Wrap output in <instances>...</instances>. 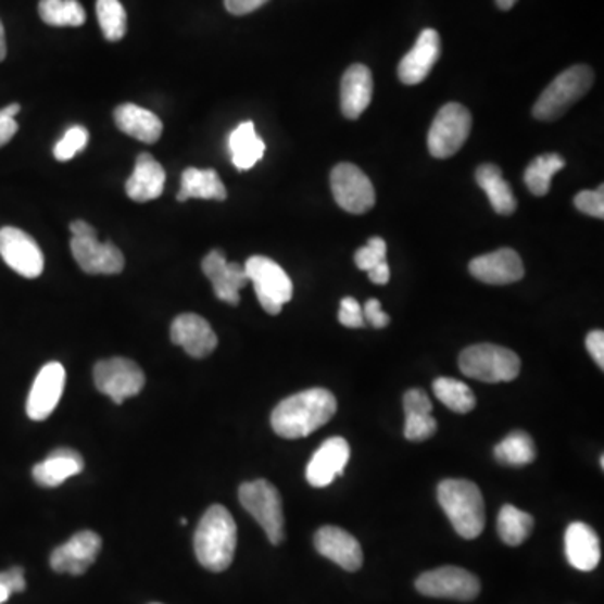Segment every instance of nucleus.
<instances>
[{
    "instance_id": "38",
    "label": "nucleus",
    "mask_w": 604,
    "mask_h": 604,
    "mask_svg": "<svg viewBox=\"0 0 604 604\" xmlns=\"http://www.w3.org/2000/svg\"><path fill=\"white\" fill-rule=\"evenodd\" d=\"M354 262L360 269L366 270V273L373 267L380 266L387 262V242L381 237H372L365 248L357 249Z\"/></svg>"
},
{
    "instance_id": "19",
    "label": "nucleus",
    "mask_w": 604,
    "mask_h": 604,
    "mask_svg": "<svg viewBox=\"0 0 604 604\" xmlns=\"http://www.w3.org/2000/svg\"><path fill=\"white\" fill-rule=\"evenodd\" d=\"M169 336L174 344L184 348L187 354L197 360L214 353L218 344L217 335L209 325V320L203 319L199 314H181L175 317L169 328Z\"/></svg>"
},
{
    "instance_id": "14",
    "label": "nucleus",
    "mask_w": 604,
    "mask_h": 604,
    "mask_svg": "<svg viewBox=\"0 0 604 604\" xmlns=\"http://www.w3.org/2000/svg\"><path fill=\"white\" fill-rule=\"evenodd\" d=\"M64 385H66V369L61 363H48L41 372L37 373L26 405L30 420H46L54 412L63 397Z\"/></svg>"
},
{
    "instance_id": "13",
    "label": "nucleus",
    "mask_w": 604,
    "mask_h": 604,
    "mask_svg": "<svg viewBox=\"0 0 604 604\" xmlns=\"http://www.w3.org/2000/svg\"><path fill=\"white\" fill-rule=\"evenodd\" d=\"M71 252L86 274H119L125 269V255L115 243L100 242L97 234L73 237Z\"/></svg>"
},
{
    "instance_id": "46",
    "label": "nucleus",
    "mask_w": 604,
    "mask_h": 604,
    "mask_svg": "<svg viewBox=\"0 0 604 604\" xmlns=\"http://www.w3.org/2000/svg\"><path fill=\"white\" fill-rule=\"evenodd\" d=\"M390 267H388L387 262L380 264V266L373 267L372 270H368L369 280H372L373 285L385 286L388 285V280H390Z\"/></svg>"
},
{
    "instance_id": "23",
    "label": "nucleus",
    "mask_w": 604,
    "mask_h": 604,
    "mask_svg": "<svg viewBox=\"0 0 604 604\" xmlns=\"http://www.w3.org/2000/svg\"><path fill=\"white\" fill-rule=\"evenodd\" d=\"M373 98V74L365 64L348 67L341 79V111L348 119H357L365 113Z\"/></svg>"
},
{
    "instance_id": "22",
    "label": "nucleus",
    "mask_w": 604,
    "mask_h": 604,
    "mask_svg": "<svg viewBox=\"0 0 604 604\" xmlns=\"http://www.w3.org/2000/svg\"><path fill=\"white\" fill-rule=\"evenodd\" d=\"M566 557L572 568L590 572L597 568L601 561V542L593 527L584 523L569 524L564 536Z\"/></svg>"
},
{
    "instance_id": "25",
    "label": "nucleus",
    "mask_w": 604,
    "mask_h": 604,
    "mask_svg": "<svg viewBox=\"0 0 604 604\" xmlns=\"http://www.w3.org/2000/svg\"><path fill=\"white\" fill-rule=\"evenodd\" d=\"M405 408V439L410 442H425L436 436L437 420L431 417V405L428 394L424 390L413 388L403 397Z\"/></svg>"
},
{
    "instance_id": "35",
    "label": "nucleus",
    "mask_w": 604,
    "mask_h": 604,
    "mask_svg": "<svg viewBox=\"0 0 604 604\" xmlns=\"http://www.w3.org/2000/svg\"><path fill=\"white\" fill-rule=\"evenodd\" d=\"M433 393L446 408L461 415L470 413L477 405L476 394L468 385L445 376L433 381Z\"/></svg>"
},
{
    "instance_id": "7",
    "label": "nucleus",
    "mask_w": 604,
    "mask_h": 604,
    "mask_svg": "<svg viewBox=\"0 0 604 604\" xmlns=\"http://www.w3.org/2000/svg\"><path fill=\"white\" fill-rule=\"evenodd\" d=\"M243 269L254 285L255 294H257L262 310L266 313L276 316L282 311L285 304L291 301L292 292H294L291 277L273 259L252 255L246 262Z\"/></svg>"
},
{
    "instance_id": "26",
    "label": "nucleus",
    "mask_w": 604,
    "mask_h": 604,
    "mask_svg": "<svg viewBox=\"0 0 604 604\" xmlns=\"http://www.w3.org/2000/svg\"><path fill=\"white\" fill-rule=\"evenodd\" d=\"M115 123L119 131L143 143H156L162 137L163 125L159 116L134 103L116 108Z\"/></svg>"
},
{
    "instance_id": "45",
    "label": "nucleus",
    "mask_w": 604,
    "mask_h": 604,
    "mask_svg": "<svg viewBox=\"0 0 604 604\" xmlns=\"http://www.w3.org/2000/svg\"><path fill=\"white\" fill-rule=\"evenodd\" d=\"M18 125L15 118L5 115L4 111L0 110V147H4L17 134Z\"/></svg>"
},
{
    "instance_id": "20",
    "label": "nucleus",
    "mask_w": 604,
    "mask_h": 604,
    "mask_svg": "<svg viewBox=\"0 0 604 604\" xmlns=\"http://www.w3.org/2000/svg\"><path fill=\"white\" fill-rule=\"evenodd\" d=\"M350 443L341 437H332L326 440L319 449L314 452L313 458L306 468L307 482L313 487H328L335 482L336 477L344 474L348 461H350Z\"/></svg>"
},
{
    "instance_id": "24",
    "label": "nucleus",
    "mask_w": 604,
    "mask_h": 604,
    "mask_svg": "<svg viewBox=\"0 0 604 604\" xmlns=\"http://www.w3.org/2000/svg\"><path fill=\"white\" fill-rule=\"evenodd\" d=\"M165 180L163 166L150 153H141L135 163L134 174L126 181V193L134 202H150L162 196Z\"/></svg>"
},
{
    "instance_id": "41",
    "label": "nucleus",
    "mask_w": 604,
    "mask_h": 604,
    "mask_svg": "<svg viewBox=\"0 0 604 604\" xmlns=\"http://www.w3.org/2000/svg\"><path fill=\"white\" fill-rule=\"evenodd\" d=\"M24 590H26V578L23 568L0 572V604H4L12 593H23Z\"/></svg>"
},
{
    "instance_id": "40",
    "label": "nucleus",
    "mask_w": 604,
    "mask_h": 604,
    "mask_svg": "<svg viewBox=\"0 0 604 604\" xmlns=\"http://www.w3.org/2000/svg\"><path fill=\"white\" fill-rule=\"evenodd\" d=\"M338 319L347 328H365L366 320L363 316V307L354 298H344L339 307Z\"/></svg>"
},
{
    "instance_id": "33",
    "label": "nucleus",
    "mask_w": 604,
    "mask_h": 604,
    "mask_svg": "<svg viewBox=\"0 0 604 604\" xmlns=\"http://www.w3.org/2000/svg\"><path fill=\"white\" fill-rule=\"evenodd\" d=\"M564 166H566V160L563 156L557 153H545V155L532 160L531 165L527 166L524 181L536 197L548 196L554 175Z\"/></svg>"
},
{
    "instance_id": "11",
    "label": "nucleus",
    "mask_w": 604,
    "mask_h": 604,
    "mask_svg": "<svg viewBox=\"0 0 604 604\" xmlns=\"http://www.w3.org/2000/svg\"><path fill=\"white\" fill-rule=\"evenodd\" d=\"M92 376L98 390L118 405L137 397L144 387V373L137 363L126 357H111L97 363Z\"/></svg>"
},
{
    "instance_id": "17",
    "label": "nucleus",
    "mask_w": 604,
    "mask_h": 604,
    "mask_svg": "<svg viewBox=\"0 0 604 604\" xmlns=\"http://www.w3.org/2000/svg\"><path fill=\"white\" fill-rule=\"evenodd\" d=\"M468 270L477 280L490 286L514 285L526 273L520 255L507 248L474 259Z\"/></svg>"
},
{
    "instance_id": "10",
    "label": "nucleus",
    "mask_w": 604,
    "mask_h": 604,
    "mask_svg": "<svg viewBox=\"0 0 604 604\" xmlns=\"http://www.w3.org/2000/svg\"><path fill=\"white\" fill-rule=\"evenodd\" d=\"M331 190L336 203L350 214H366L375 206L376 193L372 180L353 163H339L332 168Z\"/></svg>"
},
{
    "instance_id": "12",
    "label": "nucleus",
    "mask_w": 604,
    "mask_h": 604,
    "mask_svg": "<svg viewBox=\"0 0 604 604\" xmlns=\"http://www.w3.org/2000/svg\"><path fill=\"white\" fill-rule=\"evenodd\" d=\"M0 255L14 273L27 279H36L45 270V254L41 248L29 234L17 227L0 229Z\"/></svg>"
},
{
    "instance_id": "28",
    "label": "nucleus",
    "mask_w": 604,
    "mask_h": 604,
    "mask_svg": "<svg viewBox=\"0 0 604 604\" xmlns=\"http://www.w3.org/2000/svg\"><path fill=\"white\" fill-rule=\"evenodd\" d=\"M476 180L483 192L489 197L490 205L499 215H511L517 209V200L513 188L502 175V169L492 163L479 166L476 172Z\"/></svg>"
},
{
    "instance_id": "48",
    "label": "nucleus",
    "mask_w": 604,
    "mask_h": 604,
    "mask_svg": "<svg viewBox=\"0 0 604 604\" xmlns=\"http://www.w3.org/2000/svg\"><path fill=\"white\" fill-rule=\"evenodd\" d=\"M8 55V42H5L4 24L0 21V63L5 60Z\"/></svg>"
},
{
    "instance_id": "6",
    "label": "nucleus",
    "mask_w": 604,
    "mask_h": 604,
    "mask_svg": "<svg viewBox=\"0 0 604 604\" xmlns=\"http://www.w3.org/2000/svg\"><path fill=\"white\" fill-rule=\"evenodd\" d=\"M239 501L242 507L257 520L270 544L285 541V508L279 490L267 480H252L240 486Z\"/></svg>"
},
{
    "instance_id": "50",
    "label": "nucleus",
    "mask_w": 604,
    "mask_h": 604,
    "mask_svg": "<svg viewBox=\"0 0 604 604\" xmlns=\"http://www.w3.org/2000/svg\"><path fill=\"white\" fill-rule=\"evenodd\" d=\"M5 115L12 116V118H15V116L18 115V111H21V104L18 103H12L9 104V106H5L4 110Z\"/></svg>"
},
{
    "instance_id": "32",
    "label": "nucleus",
    "mask_w": 604,
    "mask_h": 604,
    "mask_svg": "<svg viewBox=\"0 0 604 604\" xmlns=\"http://www.w3.org/2000/svg\"><path fill=\"white\" fill-rule=\"evenodd\" d=\"M534 529V517L531 514L524 513L520 508L507 504L501 508L498 517V532L502 542L507 545L523 544Z\"/></svg>"
},
{
    "instance_id": "8",
    "label": "nucleus",
    "mask_w": 604,
    "mask_h": 604,
    "mask_svg": "<svg viewBox=\"0 0 604 604\" xmlns=\"http://www.w3.org/2000/svg\"><path fill=\"white\" fill-rule=\"evenodd\" d=\"M471 129V115L467 108L449 103L437 113L428 131V151L433 159H450L455 155Z\"/></svg>"
},
{
    "instance_id": "47",
    "label": "nucleus",
    "mask_w": 604,
    "mask_h": 604,
    "mask_svg": "<svg viewBox=\"0 0 604 604\" xmlns=\"http://www.w3.org/2000/svg\"><path fill=\"white\" fill-rule=\"evenodd\" d=\"M70 230L71 234H73V237L91 236V234H97L95 227L85 221H74L73 224L70 225Z\"/></svg>"
},
{
    "instance_id": "44",
    "label": "nucleus",
    "mask_w": 604,
    "mask_h": 604,
    "mask_svg": "<svg viewBox=\"0 0 604 604\" xmlns=\"http://www.w3.org/2000/svg\"><path fill=\"white\" fill-rule=\"evenodd\" d=\"M269 0H224L225 9L234 15H246L257 11Z\"/></svg>"
},
{
    "instance_id": "36",
    "label": "nucleus",
    "mask_w": 604,
    "mask_h": 604,
    "mask_svg": "<svg viewBox=\"0 0 604 604\" xmlns=\"http://www.w3.org/2000/svg\"><path fill=\"white\" fill-rule=\"evenodd\" d=\"M97 15L106 41L116 42L126 34V11L119 0H98Z\"/></svg>"
},
{
    "instance_id": "43",
    "label": "nucleus",
    "mask_w": 604,
    "mask_h": 604,
    "mask_svg": "<svg viewBox=\"0 0 604 604\" xmlns=\"http://www.w3.org/2000/svg\"><path fill=\"white\" fill-rule=\"evenodd\" d=\"M587 348L596 365L604 369V332L601 329L591 331L587 338Z\"/></svg>"
},
{
    "instance_id": "4",
    "label": "nucleus",
    "mask_w": 604,
    "mask_h": 604,
    "mask_svg": "<svg viewBox=\"0 0 604 604\" xmlns=\"http://www.w3.org/2000/svg\"><path fill=\"white\" fill-rule=\"evenodd\" d=\"M594 83V73L590 66L578 64L564 71L544 89L536 101L532 115L541 122H551L563 116L576 101L587 97Z\"/></svg>"
},
{
    "instance_id": "3",
    "label": "nucleus",
    "mask_w": 604,
    "mask_h": 604,
    "mask_svg": "<svg viewBox=\"0 0 604 604\" xmlns=\"http://www.w3.org/2000/svg\"><path fill=\"white\" fill-rule=\"evenodd\" d=\"M439 504L461 538L476 539L486 527V504L476 483L464 479L442 480L437 490Z\"/></svg>"
},
{
    "instance_id": "31",
    "label": "nucleus",
    "mask_w": 604,
    "mask_h": 604,
    "mask_svg": "<svg viewBox=\"0 0 604 604\" xmlns=\"http://www.w3.org/2000/svg\"><path fill=\"white\" fill-rule=\"evenodd\" d=\"M494 457L499 464L507 467H524L534 462V440L524 430H514L498 443L494 449Z\"/></svg>"
},
{
    "instance_id": "27",
    "label": "nucleus",
    "mask_w": 604,
    "mask_h": 604,
    "mask_svg": "<svg viewBox=\"0 0 604 604\" xmlns=\"http://www.w3.org/2000/svg\"><path fill=\"white\" fill-rule=\"evenodd\" d=\"M83 468H85V461L76 450L58 449L33 468V477L39 486L58 487L64 480L81 474Z\"/></svg>"
},
{
    "instance_id": "16",
    "label": "nucleus",
    "mask_w": 604,
    "mask_h": 604,
    "mask_svg": "<svg viewBox=\"0 0 604 604\" xmlns=\"http://www.w3.org/2000/svg\"><path fill=\"white\" fill-rule=\"evenodd\" d=\"M202 270L211 279L215 295L230 306L240 302V289L249 282L248 273L237 262H227L222 251H212L202 261Z\"/></svg>"
},
{
    "instance_id": "51",
    "label": "nucleus",
    "mask_w": 604,
    "mask_h": 604,
    "mask_svg": "<svg viewBox=\"0 0 604 604\" xmlns=\"http://www.w3.org/2000/svg\"><path fill=\"white\" fill-rule=\"evenodd\" d=\"M155 604H159V603H155Z\"/></svg>"
},
{
    "instance_id": "34",
    "label": "nucleus",
    "mask_w": 604,
    "mask_h": 604,
    "mask_svg": "<svg viewBox=\"0 0 604 604\" xmlns=\"http://www.w3.org/2000/svg\"><path fill=\"white\" fill-rule=\"evenodd\" d=\"M39 15L54 27H79L86 21L85 8L78 0H41Z\"/></svg>"
},
{
    "instance_id": "49",
    "label": "nucleus",
    "mask_w": 604,
    "mask_h": 604,
    "mask_svg": "<svg viewBox=\"0 0 604 604\" xmlns=\"http://www.w3.org/2000/svg\"><path fill=\"white\" fill-rule=\"evenodd\" d=\"M495 2L501 11H511L517 4V0H495Z\"/></svg>"
},
{
    "instance_id": "37",
    "label": "nucleus",
    "mask_w": 604,
    "mask_h": 604,
    "mask_svg": "<svg viewBox=\"0 0 604 604\" xmlns=\"http://www.w3.org/2000/svg\"><path fill=\"white\" fill-rule=\"evenodd\" d=\"M89 134L88 129L83 126H73L67 129L64 137L61 138L54 147V156L60 162H67L78 155L79 151L85 150L88 144Z\"/></svg>"
},
{
    "instance_id": "2",
    "label": "nucleus",
    "mask_w": 604,
    "mask_h": 604,
    "mask_svg": "<svg viewBox=\"0 0 604 604\" xmlns=\"http://www.w3.org/2000/svg\"><path fill=\"white\" fill-rule=\"evenodd\" d=\"M196 554L203 568L222 572L229 568L237 548V526L232 514L224 505L206 508L197 526Z\"/></svg>"
},
{
    "instance_id": "9",
    "label": "nucleus",
    "mask_w": 604,
    "mask_h": 604,
    "mask_svg": "<svg viewBox=\"0 0 604 604\" xmlns=\"http://www.w3.org/2000/svg\"><path fill=\"white\" fill-rule=\"evenodd\" d=\"M418 593L439 600L474 601L480 594V581L476 575L457 566H443L418 576L415 581Z\"/></svg>"
},
{
    "instance_id": "29",
    "label": "nucleus",
    "mask_w": 604,
    "mask_h": 604,
    "mask_svg": "<svg viewBox=\"0 0 604 604\" xmlns=\"http://www.w3.org/2000/svg\"><path fill=\"white\" fill-rule=\"evenodd\" d=\"M188 199L221 200L222 202L227 199V190L215 169L187 168L181 174V188L177 200L187 202Z\"/></svg>"
},
{
    "instance_id": "42",
    "label": "nucleus",
    "mask_w": 604,
    "mask_h": 604,
    "mask_svg": "<svg viewBox=\"0 0 604 604\" xmlns=\"http://www.w3.org/2000/svg\"><path fill=\"white\" fill-rule=\"evenodd\" d=\"M363 316H365L366 323H369L375 329L387 328L391 320L390 316L381 310L378 299L366 301L365 307H363Z\"/></svg>"
},
{
    "instance_id": "21",
    "label": "nucleus",
    "mask_w": 604,
    "mask_h": 604,
    "mask_svg": "<svg viewBox=\"0 0 604 604\" xmlns=\"http://www.w3.org/2000/svg\"><path fill=\"white\" fill-rule=\"evenodd\" d=\"M440 58V36L436 29L421 30L412 51L400 61L399 76L405 85H420Z\"/></svg>"
},
{
    "instance_id": "30",
    "label": "nucleus",
    "mask_w": 604,
    "mask_h": 604,
    "mask_svg": "<svg viewBox=\"0 0 604 604\" xmlns=\"http://www.w3.org/2000/svg\"><path fill=\"white\" fill-rule=\"evenodd\" d=\"M229 150L237 169H251L264 156L266 143L255 131L254 123L243 122L230 134Z\"/></svg>"
},
{
    "instance_id": "5",
    "label": "nucleus",
    "mask_w": 604,
    "mask_h": 604,
    "mask_svg": "<svg viewBox=\"0 0 604 604\" xmlns=\"http://www.w3.org/2000/svg\"><path fill=\"white\" fill-rule=\"evenodd\" d=\"M458 368L474 380L502 383L516 380L519 376L520 357L513 350L498 344H474L462 351Z\"/></svg>"
},
{
    "instance_id": "18",
    "label": "nucleus",
    "mask_w": 604,
    "mask_h": 604,
    "mask_svg": "<svg viewBox=\"0 0 604 604\" xmlns=\"http://www.w3.org/2000/svg\"><path fill=\"white\" fill-rule=\"evenodd\" d=\"M314 545H316V551L320 556L328 557L344 571L356 572L362 569V544L341 527H320L314 536Z\"/></svg>"
},
{
    "instance_id": "39",
    "label": "nucleus",
    "mask_w": 604,
    "mask_h": 604,
    "mask_svg": "<svg viewBox=\"0 0 604 604\" xmlns=\"http://www.w3.org/2000/svg\"><path fill=\"white\" fill-rule=\"evenodd\" d=\"M575 206L582 214L594 218H604V188L597 190H582L576 196Z\"/></svg>"
},
{
    "instance_id": "1",
    "label": "nucleus",
    "mask_w": 604,
    "mask_h": 604,
    "mask_svg": "<svg viewBox=\"0 0 604 604\" xmlns=\"http://www.w3.org/2000/svg\"><path fill=\"white\" fill-rule=\"evenodd\" d=\"M338 410L335 394L325 388H310L282 400L274 408L270 425L282 439L310 437L325 427Z\"/></svg>"
},
{
    "instance_id": "15",
    "label": "nucleus",
    "mask_w": 604,
    "mask_h": 604,
    "mask_svg": "<svg viewBox=\"0 0 604 604\" xmlns=\"http://www.w3.org/2000/svg\"><path fill=\"white\" fill-rule=\"evenodd\" d=\"M101 550L97 532L83 531L55 548L51 554V568L61 575L81 576L91 568Z\"/></svg>"
}]
</instances>
